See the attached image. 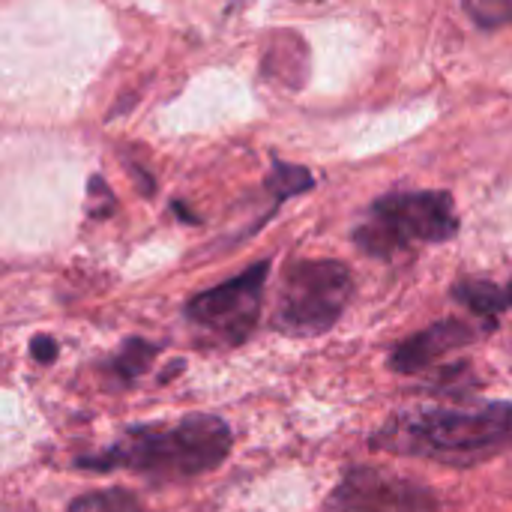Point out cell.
Masks as SVG:
<instances>
[{
  "label": "cell",
  "mask_w": 512,
  "mask_h": 512,
  "mask_svg": "<svg viewBox=\"0 0 512 512\" xmlns=\"http://www.w3.org/2000/svg\"><path fill=\"white\" fill-rule=\"evenodd\" d=\"M453 300L462 303L465 309H471L486 330H495L501 321V312L507 306V294H501L498 285L492 282H480V279H468V282H456L453 285Z\"/></svg>",
  "instance_id": "8"
},
{
  "label": "cell",
  "mask_w": 512,
  "mask_h": 512,
  "mask_svg": "<svg viewBox=\"0 0 512 512\" xmlns=\"http://www.w3.org/2000/svg\"><path fill=\"white\" fill-rule=\"evenodd\" d=\"M66 512H147L144 504L126 492V489H102V492H90L81 495L78 501L69 504Z\"/></svg>",
  "instance_id": "11"
},
{
  "label": "cell",
  "mask_w": 512,
  "mask_h": 512,
  "mask_svg": "<svg viewBox=\"0 0 512 512\" xmlns=\"http://www.w3.org/2000/svg\"><path fill=\"white\" fill-rule=\"evenodd\" d=\"M324 512H435V495L378 468H351L327 498Z\"/></svg>",
  "instance_id": "6"
},
{
  "label": "cell",
  "mask_w": 512,
  "mask_h": 512,
  "mask_svg": "<svg viewBox=\"0 0 512 512\" xmlns=\"http://www.w3.org/2000/svg\"><path fill=\"white\" fill-rule=\"evenodd\" d=\"M456 201L444 189H411L387 192L372 201L363 219L354 225V246L369 255L390 261L417 246L447 243L459 234Z\"/></svg>",
  "instance_id": "3"
},
{
  "label": "cell",
  "mask_w": 512,
  "mask_h": 512,
  "mask_svg": "<svg viewBox=\"0 0 512 512\" xmlns=\"http://www.w3.org/2000/svg\"><path fill=\"white\" fill-rule=\"evenodd\" d=\"M372 447L444 465H477L512 447V402H498L480 411H399L381 426Z\"/></svg>",
  "instance_id": "2"
},
{
  "label": "cell",
  "mask_w": 512,
  "mask_h": 512,
  "mask_svg": "<svg viewBox=\"0 0 512 512\" xmlns=\"http://www.w3.org/2000/svg\"><path fill=\"white\" fill-rule=\"evenodd\" d=\"M267 276L270 261L252 264L240 276L195 294L186 303V318L210 333L219 345H243L258 327Z\"/></svg>",
  "instance_id": "5"
},
{
  "label": "cell",
  "mask_w": 512,
  "mask_h": 512,
  "mask_svg": "<svg viewBox=\"0 0 512 512\" xmlns=\"http://www.w3.org/2000/svg\"><path fill=\"white\" fill-rule=\"evenodd\" d=\"M354 294L342 261H294L282 273L273 327L288 336H324L339 324Z\"/></svg>",
  "instance_id": "4"
},
{
  "label": "cell",
  "mask_w": 512,
  "mask_h": 512,
  "mask_svg": "<svg viewBox=\"0 0 512 512\" xmlns=\"http://www.w3.org/2000/svg\"><path fill=\"white\" fill-rule=\"evenodd\" d=\"M312 186H315V177H312L309 168L291 165V162H282V159H273V168H270V174H267V189L276 195V201L303 195V192L312 189Z\"/></svg>",
  "instance_id": "10"
},
{
  "label": "cell",
  "mask_w": 512,
  "mask_h": 512,
  "mask_svg": "<svg viewBox=\"0 0 512 512\" xmlns=\"http://www.w3.org/2000/svg\"><path fill=\"white\" fill-rule=\"evenodd\" d=\"M507 303L512 306V282H510V288H507Z\"/></svg>",
  "instance_id": "15"
},
{
  "label": "cell",
  "mask_w": 512,
  "mask_h": 512,
  "mask_svg": "<svg viewBox=\"0 0 512 512\" xmlns=\"http://www.w3.org/2000/svg\"><path fill=\"white\" fill-rule=\"evenodd\" d=\"M87 189H90V195H87V198H90V201H87L90 216H93V219H108V216L117 210V195L108 189V183H105L99 174L90 177Z\"/></svg>",
  "instance_id": "12"
},
{
  "label": "cell",
  "mask_w": 512,
  "mask_h": 512,
  "mask_svg": "<svg viewBox=\"0 0 512 512\" xmlns=\"http://www.w3.org/2000/svg\"><path fill=\"white\" fill-rule=\"evenodd\" d=\"M474 339H477V330L468 321L444 318V321L414 333L402 345H396L393 354H390V369L399 372V375H417V372L435 366L438 360H444L447 354L462 351Z\"/></svg>",
  "instance_id": "7"
},
{
  "label": "cell",
  "mask_w": 512,
  "mask_h": 512,
  "mask_svg": "<svg viewBox=\"0 0 512 512\" xmlns=\"http://www.w3.org/2000/svg\"><path fill=\"white\" fill-rule=\"evenodd\" d=\"M159 354V345L147 342V339H138V336H129L120 351L114 354V360L108 363V369L114 372V378H120L123 384L135 381L144 375V369L153 363V357Z\"/></svg>",
  "instance_id": "9"
},
{
  "label": "cell",
  "mask_w": 512,
  "mask_h": 512,
  "mask_svg": "<svg viewBox=\"0 0 512 512\" xmlns=\"http://www.w3.org/2000/svg\"><path fill=\"white\" fill-rule=\"evenodd\" d=\"M171 210H174V213H177V216H180L183 222H198V216H195L192 210H186V207H183L180 201H174V204H171Z\"/></svg>",
  "instance_id": "14"
},
{
  "label": "cell",
  "mask_w": 512,
  "mask_h": 512,
  "mask_svg": "<svg viewBox=\"0 0 512 512\" xmlns=\"http://www.w3.org/2000/svg\"><path fill=\"white\" fill-rule=\"evenodd\" d=\"M57 342L51 339V336H45V333H39V336H33V342H30V354H33V360L36 363H54L57 360Z\"/></svg>",
  "instance_id": "13"
},
{
  "label": "cell",
  "mask_w": 512,
  "mask_h": 512,
  "mask_svg": "<svg viewBox=\"0 0 512 512\" xmlns=\"http://www.w3.org/2000/svg\"><path fill=\"white\" fill-rule=\"evenodd\" d=\"M231 429L222 417L192 414L171 426H129L96 456L78 459L87 471H129L147 480H192L225 462Z\"/></svg>",
  "instance_id": "1"
}]
</instances>
